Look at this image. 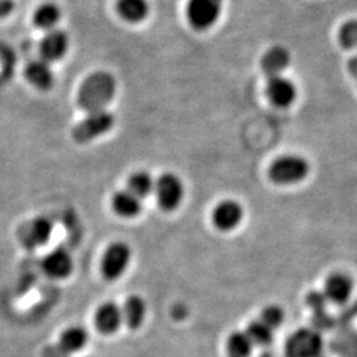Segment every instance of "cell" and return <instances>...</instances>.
I'll return each mask as SVG.
<instances>
[{
	"instance_id": "cell-1",
	"label": "cell",
	"mask_w": 357,
	"mask_h": 357,
	"mask_svg": "<svg viewBox=\"0 0 357 357\" xmlns=\"http://www.w3.org/2000/svg\"><path fill=\"white\" fill-rule=\"evenodd\" d=\"M116 91V81L109 72L98 70L91 73L81 84L77 103L85 112L102 110L113 101Z\"/></svg>"
},
{
	"instance_id": "cell-2",
	"label": "cell",
	"mask_w": 357,
	"mask_h": 357,
	"mask_svg": "<svg viewBox=\"0 0 357 357\" xmlns=\"http://www.w3.org/2000/svg\"><path fill=\"white\" fill-rule=\"evenodd\" d=\"M310 174V163L299 155H283L275 159L268 168V178L280 185L301 183Z\"/></svg>"
},
{
	"instance_id": "cell-3",
	"label": "cell",
	"mask_w": 357,
	"mask_h": 357,
	"mask_svg": "<svg viewBox=\"0 0 357 357\" xmlns=\"http://www.w3.org/2000/svg\"><path fill=\"white\" fill-rule=\"evenodd\" d=\"M114 115L106 109L90 112L79 123H77L72 135L78 143H88L109 132L114 128Z\"/></svg>"
},
{
	"instance_id": "cell-4",
	"label": "cell",
	"mask_w": 357,
	"mask_h": 357,
	"mask_svg": "<svg viewBox=\"0 0 357 357\" xmlns=\"http://www.w3.org/2000/svg\"><path fill=\"white\" fill-rule=\"evenodd\" d=\"M153 192L156 195L158 204L167 212L178 209L184 199V184L178 175L166 172L155 180Z\"/></svg>"
},
{
	"instance_id": "cell-5",
	"label": "cell",
	"mask_w": 357,
	"mask_h": 357,
	"mask_svg": "<svg viewBox=\"0 0 357 357\" xmlns=\"http://www.w3.org/2000/svg\"><path fill=\"white\" fill-rule=\"evenodd\" d=\"M131 261V248L123 241H115L110 243L105 253L101 262V273L107 281H115L121 278Z\"/></svg>"
},
{
	"instance_id": "cell-6",
	"label": "cell",
	"mask_w": 357,
	"mask_h": 357,
	"mask_svg": "<svg viewBox=\"0 0 357 357\" xmlns=\"http://www.w3.org/2000/svg\"><path fill=\"white\" fill-rule=\"evenodd\" d=\"M284 349L287 357H318L323 349V339L319 332L302 328L289 337Z\"/></svg>"
},
{
	"instance_id": "cell-7",
	"label": "cell",
	"mask_w": 357,
	"mask_h": 357,
	"mask_svg": "<svg viewBox=\"0 0 357 357\" xmlns=\"http://www.w3.org/2000/svg\"><path fill=\"white\" fill-rule=\"evenodd\" d=\"M224 0H188L187 19L195 29L205 31L213 26L221 13Z\"/></svg>"
},
{
	"instance_id": "cell-8",
	"label": "cell",
	"mask_w": 357,
	"mask_h": 357,
	"mask_svg": "<svg viewBox=\"0 0 357 357\" xmlns=\"http://www.w3.org/2000/svg\"><path fill=\"white\" fill-rule=\"evenodd\" d=\"M53 224L48 217L38 216L26 221L20 228V243L28 250H36L51 240Z\"/></svg>"
},
{
	"instance_id": "cell-9",
	"label": "cell",
	"mask_w": 357,
	"mask_h": 357,
	"mask_svg": "<svg viewBox=\"0 0 357 357\" xmlns=\"http://www.w3.org/2000/svg\"><path fill=\"white\" fill-rule=\"evenodd\" d=\"M69 50V36L63 29H52L41 38L38 51L40 56L47 63H56L64 59Z\"/></svg>"
},
{
	"instance_id": "cell-10",
	"label": "cell",
	"mask_w": 357,
	"mask_h": 357,
	"mask_svg": "<svg viewBox=\"0 0 357 357\" xmlns=\"http://www.w3.org/2000/svg\"><path fill=\"white\" fill-rule=\"evenodd\" d=\"M41 268L50 278L64 280L72 274L75 262L66 249L57 248L43 258Z\"/></svg>"
},
{
	"instance_id": "cell-11",
	"label": "cell",
	"mask_w": 357,
	"mask_h": 357,
	"mask_svg": "<svg viewBox=\"0 0 357 357\" xmlns=\"http://www.w3.org/2000/svg\"><path fill=\"white\" fill-rule=\"evenodd\" d=\"M212 220L217 229L230 231L236 229L243 220V208L236 200H222L216 205L212 213Z\"/></svg>"
},
{
	"instance_id": "cell-12",
	"label": "cell",
	"mask_w": 357,
	"mask_h": 357,
	"mask_svg": "<svg viewBox=\"0 0 357 357\" xmlns=\"http://www.w3.org/2000/svg\"><path fill=\"white\" fill-rule=\"evenodd\" d=\"M266 96L273 105L278 107H289L296 98V89L289 78L271 77L266 85Z\"/></svg>"
},
{
	"instance_id": "cell-13",
	"label": "cell",
	"mask_w": 357,
	"mask_h": 357,
	"mask_svg": "<svg viewBox=\"0 0 357 357\" xmlns=\"http://www.w3.org/2000/svg\"><path fill=\"white\" fill-rule=\"evenodd\" d=\"M123 323L122 308L114 302H106L98 307L94 315V324L103 335H113Z\"/></svg>"
},
{
	"instance_id": "cell-14",
	"label": "cell",
	"mask_w": 357,
	"mask_h": 357,
	"mask_svg": "<svg viewBox=\"0 0 357 357\" xmlns=\"http://www.w3.org/2000/svg\"><path fill=\"white\" fill-rule=\"evenodd\" d=\"M354 290V282L343 273H333L324 283V296L327 301L336 305H343Z\"/></svg>"
},
{
	"instance_id": "cell-15",
	"label": "cell",
	"mask_w": 357,
	"mask_h": 357,
	"mask_svg": "<svg viewBox=\"0 0 357 357\" xmlns=\"http://www.w3.org/2000/svg\"><path fill=\"white\" fill-rule=\"evenodd\" d=\"M24 76L32 86L41 91H48L54 85V73L51 69V64L43 59L33 60L26 65Z\"/></svg>"
},
{
	"instance_id": "cell-16",
	"label": "cell",
	"mask_w": 357,
	"mask_h": 357,
	"mask_svg": "<svg viewBox=\"0 0 357 357\" xmlns=\"http://www.w3.org/2000/svg\"><path fill=\"white\" fill-rule=\"evenodd\" d=\"M290 61L291 57L287 50L282 47H274L264 54L261 60V68L268 78L282 76V73L289 68Z\"/></svg>"
},
{
	"instance_id": "cell-17",
	"label": "cell",
	"mask_w": 357,
	"mask_h": 357,
	"mask_svg": "<svg viewBox=\"0 0 357 357\" xmlns=\"http://www.w3.org/2000/svg\"><path fill=\"white\" fill-rule=\"evenodd\" d=\"M112 208L115 213L122 218H134L141 215L143 204L139 197H137L128 190H123L115 192L113 195Z\"/></svg>"
},
{
	"instance_id": "cell-18",
	"label": "cell",
	"mask_w": 357,
	"mask_h": 357,
	"mask_svg": "<svg viewBox=\"0 0 357 357\" xmlns=\"http://www.w3.org/2000/svg\"><path fill=\"white\" fill-rule=\"evenodd\" d=\"M89 342V332L86 328L81 326H72L63 331L60 340H59V348L64 352L65 355H70L81 351L85 348Z\"/></svg>"
},
{
	"instance_id": "cell-19",
	"label": "cell",
	"mask_w": 357,
	"mask_h": 357,
	"mask_svg": "<svg viewBox=\"0 0 357 357\" xmlns=\"http://www.w3.org/2000/svg\"><path fill=\"white\" fill-rule=\"evenodd\" d=\"M123 321L130 330L141 328L146 318V303L138 295L128 296L122 307Z\"/></svg>"
},
{
	"instance_id": "cell-20",
	"label": "cell",
	"mask_w": 357,
	"mask_h": 357,
	"mask_svg": "<svg viewBox=\"0 0 357 357\" xmlns=\"http://www.w3.org/2000/svg\"><path fill=\"white\" fill-rule=\"evenodd\" d=\"M116 13L128 23H141L150 13L147 0H118Z\"/></svg>"
},
{
	"instance_id": "cell-21",
	"label": "cell",
	"mask_w": 357,
	"mask_h": 357,
	"mask_svg": "<svg viewBox=\"0 0 357 357\" xmlns=\"http://www.w3.org/2000/svg\"><path fill=\"white\" fill-rule=\"evenodd\" d=\"M61 20V10L54 3H44L38 7L33 15V23L38 29L52 31Z\"/></svg>"
},
{
	"instance_id": "cell-22",
	"label": "cell",
	"mask_w": 357,
	"mask_h": 357,
	"mask_svg": "<svg viewBox=\"0 0 357 357\" xmlns=\"http://www.w3.org/2000/svg\"><path fill=\"white\" fill-rule=\"evenodd\" d=\"M155 188V178L146 171H137L131 174L128 180V190L141 200L150 196Z\"/></svg>"
},
{
	"instance_id": "cell-23",
	"label": "cell",
	"mask_w": 357,
	"mask_h": 357,
	"mask_svg": "<svg viewBox=\"0 0 357 357\" xmlns=\"http://www.w3.org/2000/svg\"><path fill=\"white\" fill-rule=\"evenodd\" d=\"M255 345L246 332H231L227 342V352L229 357H250Z\"/></svg>"
},
{
	"instance_id": "cell-24",
	"label": "cell",
	"mask_w": 357,
	"mask_h": 357,
	"mask_svg": "<svg viewBox=\"0 0 357 357\" xmlns=\"http://www.w3.org/2000/svg\"><path fill=\"white\" fill-rule=\"evenodd\" d=\"M245 332L252 340L253 345H258V347H266L273 342V337H274V333H273L274 331L268 328V326L259 319L252 321Z\"/></svg>"
},
{
	"instance_id": "cell-25",
	"label": "cell",
	"mask_w": 357,
	"mask_h": 357,
	"mask_svg": "<svg viewBox=\"0 0 357 357\" xmlns=\"http://www.w3.org/2000/svg\"><path fill=\"white\" fill-rule=\"evenodd\" d=\"M259 320L262 323H265L268 328H271L274 331V330L281 327L282 323L284 320V312L280 306H275V305L268 306L262 310Z\"/></svg>"
},
{
	"instance_id": "cell-26",
	"label": "cell",
	"mask_w": 357,
	"mask_h": 357,
	"mask_svg": "<svg viewBox=\"0 0 357 357\" xmlns=\"http://www.w3.org/2000/svg\"><path fill=\"white\" fill-rule=\"evenodd\" d=\"M339 41L345 50H357V20L347 22L340 28Z\"/></svg>"
},
{
	"instance_id": "cell-27",
	"label": "cell",
	"mask_w": 357,
	"mask_h": 357,
	"mask_svg": "<svg viewBox=\"0 0 357 357\" xmlns=\"http://www.w3.org/2000/svg\"><path fill=\"white\" fill-rule=\"evenodd\" d=\"M15 10V0H0V19L10 16Z\"/></svg>"
},
{
	"instance_id": "cell-28",
	"label": "cell",
	"mask_w": 357,
	"mask_h": 357,
	"mask_svg": "<svg viewBox=\"0 0 357 357\" xmlns=\"http://www.w3.org/2000/svg\"><path fill=\"white\" fill-rule=\"evenodd\" d=\"M348 72L354 77H357V54H355L348 63Z\"/></svg>"
}]
</instances>
